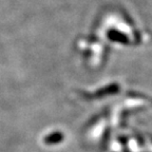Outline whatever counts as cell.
Segmentation results:
<instances>
[{"label": "cell", "instance_id": "1", "mask_svg": "<svg viewBox=\"0 0 152 152\" xmlns=\"http://www.w3.org/2000/svg\"><path fill=\"white\" fill-rule=\"evenodd\" d=\"M109 37L111 38L112 40H116L118 42H123V43H127L128 42V38L125 35L121 33H117L116 31H111L109 33Z\"/></svg>", "mask_w": 152, "mask_h": 152}]
</instances>
